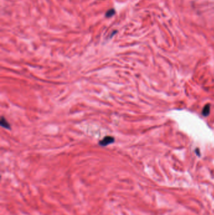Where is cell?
I'll use <instances>...</instances> for the list:
<instances>
[{
  "label": "cell",
  "instance_id": "6da1fadb",
  "mask_svg": "<svg viewBox=\"0 0 214 215\" xmlns=\"http://www.w3.org/2000/svg\"><path fill=\"white\" fill-rule=\"evenodd\" d=\"M114 141H115V139H114V137H111V136H107L99 142V145L102 146V147H105V146L114 143Z\"/></svg>",
  "mask_w": 214,
  "mask_h": 215
},
{
  "label": "cell",
  "instance_id": "7a4b0ae2",
  "mask_svg": "<svg viewBox=\"0 0 214 215\" xmlns=\"http://www.w3.org/2000/svg\"><path fill=\"white\" fill-rule=\"evenodd\" d=\"M0 123H1V126L6 129H11V126L9 124V123L7 121V120H6V118H5L3 117H2L1 118V121H0Z\"/></svg>",
  "mask_w": 214,
  "mask_h": 215
},
{
  "label": "cell",
  "instance_id": "3957f363",
  "mask_svg": "<svg viewBox=\"0 0 214 215\" xmlns=\"http://www.w3.org/2000/svg\"><path fill=\"white\" fill-rule=\"evenodd\" d=\"M210 104H207L203 109V111H202L203 115H204L205 117L208 116L209 115V113H210Z\"/></svg>",
  "mask_w": 214,
  "mask_h": 215
},
{
  "label": "cell",
  "instance_id": "277c9868",
  "mask_svg": "<svg viewBox=\"0 0 214 215\" xmlns=\"http://www.w3.org/2000/svg\"><path fill=\"white\" fill-rule=\"evenodd\" d=\"M114 14H115V10L114 9H110L106 12L105 16L108 17V18H109V17L113 16Z\"/></svg>",
  "mask_w": 214,
  "mask_h": 215
}]
</instances>
